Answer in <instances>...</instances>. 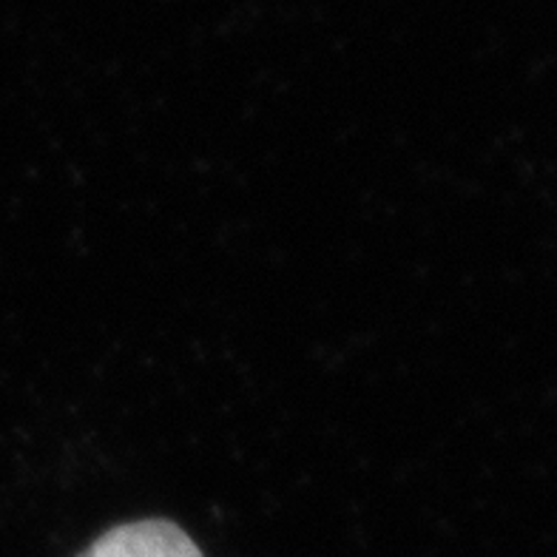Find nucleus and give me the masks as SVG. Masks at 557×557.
<instances>
[{"label":"nucleus","mask_w":557,"mask_h":557,"mask_svg":"<svg viewBox=\"0 0 557 557\" xmlns=\"http://www.w3.org/2000/svg\"><path fill=\"white\" fill-rule=\"evenodd\" d=\"M81 557H202L183 529L169 521H139L117 527L95 541Z\"/></svg>","instance_id":"1"}]
</instances>
